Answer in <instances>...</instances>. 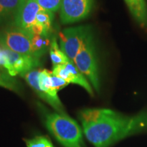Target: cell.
I'll use <instances>...</instances> for the list:
<instances>
[{
  "label": "cell",
  "mask_w": 147,
  "mask_h": 147,
  "mask_svg": "<svg viewBox=\"0 0 147 147\" xmlns=\"http://www.w3.org/2000/svg\"><path fill=\"white\" fill-rule=\"evenodd\" d=\"M2 49L6 53L16 75L26 73L39 65V59L32 55H22L3 48Z\"/></svg>",
  "instance_id": "obj_10"
},
{
  "label": "cell",
  "mask_w": 147,
  "mask_h": 147,
  "mask_svg": "<svg viewBox=\"0 0 147 147\" xmlns=\"http://www.w3.org/2000/svg\"><path fill=\"white\" fill-rule=\"evenodd\" d=\"M0 87L5 88L17 93H21V86L8 71L0 69Z\"/></svg>",
  "instance_id": "obj_14"
},
{
  "label": "cell",
  "mask_w": 147,
  "mask_h": 147,
  "mask_svg": "<svg viewBox=\"0 0 147 147\" xmlns=\"http://www.w3.org/2000/svg\"><path fill=\"white\" fill-rule=\"evenodd\" d=\"M53 74L55 76L60 77L69 83L76 84L81 86L90 95L92 96L93 95L91 84L86 77L77 68L73 61H69L63 65H54Z\"/></svg>",
  "instance_id": "obj_8"
},
{
  "label": "cell",
  "mask_w": 147,
  "mask_h": 147,
  "mask_svg": "<svg viewBox=\"0 0 147 147\" xmlns=\"http://www.w3.org/2000/svg\"><path fill=\"white\" fill-rule=\"evenodd\" d=\"M5 16H5L4 11H3L2 7L0 5V21H1L3 18L5 17Z\"/></svg>",
  "instance_id": "obj_21"
},
{
  "label": "cell",
  "mask_w": 147,
  "mask_h": 147,
  "mask_svg": "<svg viewBox=\"0 0 147 147\" xmlns=\"http://www.w3.org/2000/svg\"><path fill=\"white\" fill-rule=\"evenodd\" d=\"M51 83L53 89L57 92H58L61 89H63L64 87H67L69 84V82L65 81V80L60 78V77L55 76L53 72L51 73Z\"/></svg>",
  "instance_id": "obj_19"
},
{
  "label": "cell",
  "mask_w": 147,
  "mask_h": 147,
  "mask_svg": "<svg viewBox=\"0 0 147 147\" xmlns=\"http://www.w3.org/2000/svg\"><path fill=\"white\" fill-rule=\"evenodd\" d=\"M51 71L47 69H32L21 74L29 85L36 91L40 98L49 104L59 113H65L63 104L57 95V92L52 88Z\"/></svg>",
  "instance_id": "obj_3"
},
{
  "label": "cell",
  "mask_w": 147,
  "mask_h": 147,
  "mask_svg": "<svg viewBox=\"0 0 147 147\" xmlns=\"http://www.w3.org/2000/svg\"><path fill=\"white\" fill-rule=\"evenodd\" d=\"M53 12L51 11L42 8L36 16V22L41 24L45 29V32L48 34L51 29V23L53 19Z\"/></svg>",
  "instance_id": "obj_16"
},
{
  "label": "cell",
  "mask_w": 147,
  "mask_h": 147,
  "mask_svg": "<svg viewBox=\"0 0 147 147\" xmlns=\"http://www.w3.org/2000/svg\"><path fill=\"white\" fill-rule=\"evenodd\" d=\"M49 45L50 40L48 39L47 35H34L32 40L33 56L39 59L46 53Z\"/></svg>",
  "instance_id": "obj_12"
},
{
  "label": "cell",
  "mask_w": 147,
  "mask_h": 147,
  "mask_svg": "<svg viewBox=\"0 0 147 147\" xmlns=\"http://www.w3.org/2000/svg\"><path fill=\"white\" fill-rule=\"evenodd\" d=\"M36 1L42 8L54 12L60 9L62 0H36Z\"/></svg>",
  "instance_id": "obj_18"
},
{
  "label": "cell",
  "mask_w": 147,
  "mask_h": 147,
  "mask_svg": "<svg viewBox=\"0 0 147 147\" xmlns=\"http://www.w3.org/2000/svg\"><path fill=\"white\" fill-rule=\"evenodd\" d=\"M94 2L95 0H62L61 21L64 24L82 21L91 13Z\"/></svg>",
  "instance_id": "obj_7"
},
{
  "label": "cell",
  "mask_w": 147,
  "mask_h": 147,
  "mask_svg": "<svg viewBox=\"0 0 147 147\" xmlns=\"http://www.w3.org/2000/svg\"><path fill=\"white\" fill-rule=\"evenodd\" d=\"M32 32L34 35H48L45 32V29L41 24L38 23L36 21L32 27Z\"/></svg>",
  "instance_id": "obj_20"
},
{
  "label": "cell",
  "mask_w": 147,
  "mask_h": 147,
  "mask_svg": "<svg viewBox=\"0 0 147 147\" xmlns=\"http://www.w3.org/2000/svg\"><path fill=\"white\" fill-rule=\"evenodd\" d=\"M27 147H54L49 139L45 136H36L25 140Z\"/></svg>",
  "instance_id": "obj_17"
},
{
  "label": "cell",
  "mask_w": 147,
  "mask_h": 147,
  "mask_svg": "<svg viewBox=\"0 0 147 147\" xmlns=\"http://www.w3.org/2000/svg\"><path fill=\"white\" fill-rule=\"evenodd\" d=\"M26 0H0V5L2 7L5 16H8L11 14H15L21 5Z\"/></svg>",
  "instance_id": "obj_15"
},
{
  "label": "cell",
  "mask_w": 147,
  "mask_h": 147,
  "mask_svg": "<svg viewBox=\"0 0 147 147\" xmlns=\"http://www.w3.org/2000/svg\"><path fill=\"white\" fill-rule=\"evenodd\" d=\"M45 125L65 147H85L80 126L65 113H46Z\"/></svg>",
  "instance_id": "obj_2"
},
{
  "label": "cell",
  "mask_w": 147,
  "mask_h": 147,
  "mask_svg": "<svg viewBox=\"0 0 147 147\" xmlns=\"http://www.w3.org/2000/svg\"><path fill=\"white\" fill-rule=\"evenodd\" d=\"M84 134L95 147H109L147 129V113L127 116L105 108H88L79 113Z\"/></svg>",
  "instance_id": "obj_1"
},
{
  "label": "cell",
  "mask_w": 147,
  "mask_h": 147,
  "mask_svg": "<svg viewBox=\"0 0 147 147\" xmlns=\"http://www.w3.org/2000/svg\"><path fill=\"white\" fill-rule=\"evenodd\" d=\"M77 68L89 80L94 89L100 91V78L96 53L92 32L88 35L74 60Z\"/></svg>",
  "instance_id": "obj_4"
},
{
  "label": "cell",
  "mask_w": 147,
  "mask_h": 147,
  "mask_svg": "<svg viewBox=\"0 0 147 147\" xmlns=\"http://www.w3.org/2000/svg\"><path fill=\"white\" fill-rule=\"evenodd\" d=\"M41 9L36 0H26L15 14V25L32 32V27L36 21L37 14Z\"/></svg>",
  "instance_id": "obj_9"
},
{
  "label": "cell",
  "mask_w": 147,
  "mask_h": 147,
  "mask_svg": "<svg viewBox=\"0 0 147 147\" xmlns=\"http://www.w3.org/2000/svg\"><path fill=\"white\" fill-rule=\"evenodd\" d=\"M136 21L144 29H147V7L145 0H125Z\"/></svg>",
  "instance_id": "obj_11"
},
{
  "label": "cell",
  "mask_w": 147,
  "mask_h": 147,
  "mask_svg": "<svg viewBox=\"0 0 147 147\" xmlns=\"http://www.w3.org/2000/svg\"><path fill=\"white\" fill-rule=\"evenodd\" d=\"M92 32L90 26L69 27L60 34V49L74 62L88 35Z\"/></svg>",
  "instance_id": "obj_6"
},
{
  "label": "cell",
  "mask_w": 147,
  "mask_h": 147,
  "mask_svg": "<svg viewBox=\"0 0 147 147\" xmlns=\"http://www.w3.org/2000/svg\"><path fill=\"white\" fill-rule=\"evenodd\" d=\"M50 57L54 65H63L68 62L69 59L61 49L58 47L56 38H53L50 48Z\"/></svg>",
  "instance_id": "obj_13"
},
{
  "label": "cell",
  "mask_w": 147,
  "mask_h": 147,
  "mask_svg": "<svg viewBox=\"0 0 147 147\" xmlns=\"http://www.w3.org/2000/svg\"><path fill=\"white\" fill-rule=\"evenodd\" d=\"M32 32L20 28L16 25L7 28L0 36L2 48L22 55H32Z\"/></svg>",
  "instance_id": "obj_5"
}]
</instances>
